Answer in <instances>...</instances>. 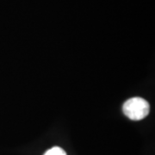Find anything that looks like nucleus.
<instances>
[{
	"label": "nucleus",
	"mask_w": 155,
	"mask_h": 155,
	"mask_svg": "<svg viewBox=\"0 0 155 155\" xmlns=\"http://www.w3.org/2000/svg\"><path fill=\"white\" fill-rule=\"evenodd\" d=\"M44 155H67L66 152L64 150L59 147H54L51 149L48 150Z\"/></svg>",
	"instance_id": "obj_2"
},
{
	"label": "nucleus",
	"mask_w": 155,
	"mask_h": 155,
	"mask_svg": "<svg viewBox=\"0 0 155 155\" xmlns=\"http://www.w3.org/2000/svg\"><path fill=\"white\" fill-rule=\"evenodd\" d=\"M123 113L129 119L140 121L149 114L150 105L148 102L141 97H132L127 100L122 107Z\"/></svg>",
	"instance_id": "obj_1"
}]
</instances>
